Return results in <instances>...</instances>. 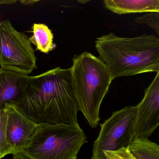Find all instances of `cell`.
I'll return each mask as SVG.
<instances>
[{
	"instance_id": "obj_5",
	"label": "cell",
	"mask_w": 159,
	"mask_h": 159,
	"mask_svg": "<svg viewBox=\"0 0 159 159\" xmlns=\"http://www.w3.org/2000/svg\"><path fill=\"white\" fill-rule=\"evenodd\" d=\"M0 70L28 75L37 69L30 38L15 29L9 20L0 23Z\"/></svg>"
},
{
	"instance_id": "obj_16",
	"label": "cell",
	"mask_w": 159,
	"mask_h": 159,
	"mask_svg": "<svg viewBox=\"0 0 159 159\" xmlns=\"http://www.w3.org/2000/svg\"><path fill=\"white\" fill-rule=\"evenodd\" d=\"M39 1H35V0H22V1H20V2L23 5L30 6V5H33L34 3Z\"/></svg>"
},
{
	"instance_id": "obj_1",
	"label": "cell",
	"mask_w": 159,
	"mask_h": 159,
	"mask_svg": "<svg viewBox=\"0 0 159 159\" xmlns=\"http://www.w3.org/2000/svg\"><path fill=\"white\" fill-rule=\"evenodd\" d=\"M16 106L38 124L79 125V107L70 68L58 67L33 76Z\"/></svg>"
},
{
	"instance_id": "obj_17",
	"label": "cell",
	"mask_w": 159,
	"mask_h": 159,
	"mask_svg": "<svg viewBox=\"0 0 159 159\" xmlns=\"http://www.w3.org/2000/svg\"><path fill=\"white\" fill-rule=\"evenodd\" d=\"M16 1H14V0H8V1H2L1 0V1H0V3L1 4H14L16 2Z\"/></svg>"
},
{
	"instance_id": "obj_9",
	"label": "cell",
	"mask_w": 159,
	"mask_h": 159,
	"mask_svg": "<svg viewBox=\"0 0 159 159\" xmlns=\"http://www.w3.org/2000/svg\"><path fill=\"white\" fill-rule=\"evenodd\" d=\"M33 76L0 70V108L6 104L17 105L32 82Z\"/></svg>"
},
{
	"instance_id": "obj_18",
	"label": "cell",
	"mask_w": 159,
	"mask_h": 159,
	"mask_svg": "<svg viewBox=\"0 0 159 159\" xmlns=\"http://www.w3.org/2000/svg\"><path fill=\"white\" fill-rule=\"evenodd\" d=\"M89 1H78V2H80V3H81V4H85L86 2H88Z\"/></svg>"
},
{
	"instance_id": "obj_8",
	"label": "cell",
	"mask_w": 159,
	"mask_h": 159,
	"mask_svg": "<svg viewBox=\"0 0 159 159\" xmlns=\"http://www.w3.org/2000/svg\"><path fill=\"white\" fill-rule=\"evenodd\" d=\"M2 107L7 112V135L14 151V155L21 153L29 144L39 124L27 117L15 104H6Z\"/></svg>"
},
{
	"instance_id": "obj_7",
	"label": "cell",
	"mask_w": 159,
	"mask_h": 159,
	"mask_svg": "<svg viewBox=\"0 0 159 159\" xmlns=\"http://www.w3.org/2000/svg\"><path fill=\"white\" fill-rule=\"evenodd\" d=\"M136 107L134 136L148 138L159 126V70Z\"/></svg>"
},
{
	"instance_id": "obj_14",
	"label": "cell",
	"mask_w": 159,
	"mask_h": 159,
	"mask_svg": "<svg viewBox=\"0 0 159 159\" xmlns=\"http://www.w3.org/2000/svg\"><path fill=\"white\" fill-rule=\"evenodd\" d=\"M137 24H145L152 28L159 38V13H150L142 16H138L135 20Z\"/></svg>"
},
{
	"instance_id": "obj_4",
	"label": "cell",
	"mask_w": 159,
	"mask_h": 159,
	"mask_svg": "<svg viewBox=\"0 0 159 159\" xmlns=\"http://www.w3.org/2000/svg\"><path fill=\"white\" fill-rule=\"evenodd\" d=\"M86 142L80 125L40 124L21 153L30 159H77Z\"/></svg>"
},
{
	"instance_id": "obj_3",
	"label": "cell",
	"mask_w": 159,
	"mask_h": 159,
	"mask_svg": "<svg viewBox=\"0 0 159 159\" xmlns=\"http://www.w3.org/2000/svg\"><path fill=\"white\" fill-rule=\"evenodd\" d=\"M70 68L79 110L89 125L96 128L100 120L101 103L113 79L108 67L99 57L84 52L72 58Z\"/></svg>"
},
{
	"instance_id": "obj_15",
	"label": "cell",
	"mask_w": 159,
	"mask_h": 159,
	"mask_svg": "<svg viewBox=\"0 0 159 159\" xmlns=\"http://www.w3.org/2000/svg\"><path fill=\"white\" fill-rule=\"evenodd\" d=\"M107 159H137L128 148L121 149L115 151L104 152Z\"/></svg>"
},
{
	"instance_id": "obj_11",
	"label": "cell",
	"mask_w": 159,
	"mask_h": 159,
	"mask_svg": "<svg viewBox=\"0 0 159 159\" xmlns=\"http://www.w3.org/2000/svg\"><path fill=\"white\" fill-rule=\"evenodd\" d=\"M32 29L33 35L30 39L37 50L47 54L56 47L53 42V34L48 26L45 24H34Z\"/></svg>"
},
{
	"instance_id": "obj_10",
	"label": "cell",
	"mask_w": 159,
	"mask_h": 159,
	"mask_svg": "<svg viewBox=\"0 0 159 159\" xmlns=\"http://www.w3.org/2000/svg\"><path fill=\"white\" fill-rule=\"evenodd\" d=\"M103 3L106 9L119 15L159 13V0H104Z\"/></svg>"
},
{
	"instance_id": "obj_12",
	"label": "cell",
	"mask_w": 159,
	"mask_h": 159,
	"mask_svg": "<svg viewBox=\"0 0 159 159\" xmlns=\"http://www.w3.org/2000/svg\"><path fill=\"white\" fill-rule=\"evenodd\" d=\"M128 149L137 159H159V145L148 138H134Z\"/></svg>"
},
{
	"instance_id": "obj_2",
	"label": "cell",
	"mask_w": 159,
	"mask_h": 159,
	"mask_svg": "<svg viewBox=\"0 0 159 159\" xmlns=\"http://www.w3.org/2000/svg\"><path fill=\"white\" fill-rule=\"evenodd\" d=\"M95 47L113 80L159 70V38L155 35L121 38L110 33L98 38Z\"/></svg>"
},
{
	"instance_id": "obj_13",
	"label": "cell",
	"mask_w": 159,
	"mask_h": 159,
	"mask_svg": "<svg viewBox=\"0 0 159 159\" xmlns=\"http://www.w3.org/2000/svg\"><path fill=\"white\" fill-rule=\"evenodd\" d=\"M7 114L5 108H0V159L9 154H15L8 140L7 135Z\"/></svg>"
},
{
	"instance_id": "obj_6",
	"label": "cell",
	"mask_w": 159,
	"mask_h": 159,
	"mask_svg": "<svg viewBox=\"0 0 159 159\" xmlns=\"http://www.w3.org/2000/svg\"><path fill=\"white\" fill-rule=\"evenodd\" d=\"M136 106H127L114 111L100 124L97 139L94 142L91 159H107L104 152L128 148L134 136Z\"/></svg>"
}]
</instances>
